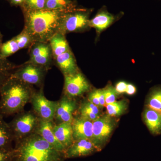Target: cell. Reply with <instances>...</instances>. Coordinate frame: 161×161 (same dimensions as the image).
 <instances>
[{"mask_svg":"<svg viewBox=\"0 0 161 161\" xmlns=\"http://www.w3.org/2000/svg\"><path fill=\"white\" fill-rule=\"evenodd\" d=\"M22 9L25 19V27L23 30L30 37L33 43H48L53 36L60 32L61 22L64 14L75 9Z\"/></svg>","mask_w":161,"mask_h":161,"instance_id":"6da1fadb","label":"cell"},{"mask_svg":"<svg viewBox=\"0 0 161 161\" xmlns=\"http://www.w3.org/2000/svg\"><path fill=\"white\" fill-rule=\"evenodd\" d=\"M15 142L13 161H63L65 158L64 153L36 132Z\"/></svg>","mask_w":161,"mask_h":161,"instance_id":"7a4b0ae2","label":"cell"},{"mask_svg":"<svg viewBox=\"0 0 161 161\" xmlns=\"http://www.w3.org/2000/svg\"><path fill=\"white\" fill-rule=\"evenodd\" d=\"M35 92L32 86L10 77L0 88V116H9L24 111Z\"/></svg>","mask_w":161,"mask_h":161,"instance_id":"3957f363","label":"cell"},{"mask_svg":"<svg viewBox=\"0 0 161 161\" xmlns=\"http://www.w3.org/2000/svg\"><path fill=\"white\" fill-rule=\"evenodd\" d=\"M41 119L33 110L23 111L16 114L9 123L14 142L35 133Z\"/></svg>","mask_w":161,"mask_h":161,"instance_id":"277c9868","label":"cell"},{"mask_svg":"<svg viewBox=\"0 0 161 161\" xmlns=\"http://www.w3.org/2000/svg\"><path fill=\"white\" fill-rule=\"evenodd\" d=\"M90 14L89 10L76 8L66 12L62 19L60 32L65 35L89 28Z\"/></svg>","mask_w":161,"mask_h":161,"instance_id":"5b68a950","label":"cell"},{"mask_svg":"<svg viewBox=\"0 0 161 161\" xmlns=\"http://www.w3.org/2000/svg\"><path fill=\"white\" fill-rule=\"evenodd\" d=\"M116 125L114 117L108 114L101 115L93 122L92 141L98 151L102 150L107 143Z\"/></svg>","mask_w":161,"mask_h":161,"instance_id":"8992f818","label":"cell"},{"mask_svg":"<svg viewBox=\"0 0 161 161\" xmlns=\"http://www.w3.org/2000/svg\"><path fill=\"white\" fill-rule=\"evenodd\" d=\"M47 69L40 65L26 62L20 66H17L11 77L17 78L29 85L40 86L43 83Z\"/></svg>","mask_w":161,"mask_h":161,"instance_id":"52a82bcc","label":"cell"},{"mask_svg":"<svg viewBox=\"0 0 161 161\" xmlns=\"http://www.w3.org/2000/svg\"><path fill=\"white\" fill-rule=\"evenodd\" d=\"M32 110L39 118L43 120H54L58 101L48 100L45 97L43 90L35 92L31 99Z\"/></svg>","mask_w":161,"mask_h":161,"instance_id":"ba28073f","label":"cell"},{"mask_svg":"<svg viewBox=\"0 0 161 161\" xmlns=\"http://www.w3.org/2000/svg\"><path fill=\"white\" fill-rule=\"evenodd\" d=\"M64 95L75 98L88 92L91 85L83 74L79 71L73 75H64Z\"/></svg>","mask_w":161,"mask_h":161,"instance_id":"9c48e42d","label":"cell"},{"mask_svg":"<svg viewBox=\"0 0 161 161\" xmlns=\"http://www.w3.org/2000/svg\"><path fill=\"white\" fill-rule=\"evenodd\" d=\"M75 98L63 95L58 101V106L55 112L54 121L56 124L63 122L72 123L75 112L78 108Z\"/></svg>","mask_w":161,"mask_h":161,"instance_id":"30bf717a","label":"cell"},{"mask_svg":"<svg viewBox=\"0 0 161 161\" xmlns=\"http://www.w3.org/2000/svg\"><path fill=\"white\" fill-rule=\"evenodd\" d=\"M31 46L29 62L48 69L53 56L49 43L35 42Z\"/></svg>","mask_w":161,"mask_h":161,"instance_id":"8fae6325","label":"cell"},{"mask_svg":"<svg viewBox=\"0 0 161 161\" xmlns=\"http://www.w3.org/2000/svg\"><path fill=\"white\" fill-rule=\"evenodd\" d=\"M98 150L92 140L86 139L77 140L64 152L65 158L87 156L98 152Z\"/></svg>","mask_w":161,"mask_h":161,"instance_id":"7c38bea8","label":"cell"},{"mask_svg":"<svg viewBox=\"0 0 161 161\" xmlns=\"http://www.w3.org/2000/svg\"><path fill=\"white\" fill-rule=\"evenodd\" d=\"M55 123L54 120H43L41 119L36 133L39 134L47 142L54 147L56 150L64 153L65 149L58 139L53 132Z\"/></svg>","mask_w":161,"mask_h":161,"instance_id":"4fadbf2b","label":"cell"},{"mask_svg":"<svg viewBox=\"0 0 161 161\" xmlns=\"http://www.w3.org/2000/svg\"><path fill=\"white\" fill-rule=\"evenodd\" d=\"M74 141L86 139L92 141L93 137V122L81 118L74 116L72 122Z\"/></svg>","mask_w":161,"mask_h":161,"instance_id":"5bb4252c","label":"cell"},{"mask_svg":"<svg viewBox=\"0 0 161 161\" xmlns=\"http://www.w3.org/2000/svg\"><path fill=\"white\" fill-rule=\"evenodd\" d=\"M142 119L149 131L153 135L161 134V111L145 106Z\"/></svg>","mask_w":161,"mask_h":161,"instance_id":"9a60e30c","label":"cell"},{"mask_svg":"<svg viewBox=\"0 0 161 161\" xmlns=\"http://www.w3.org/2000/svg\"><path fill=\"white\" fill-rule=\"evenodd\" d=\"M56 63L64 75H71L79 71L75 57L70 49L55 58Z\"/></svg>","mask_w":161,"mask_h":161,"instance_id":"2e32d148","label":"cell"},{"mask_svg":"<svg viewBox=\"0 0 161 161\" xmlns=\"http://www.w3.org/2000/svg\"><path fill=\"white\" fill-rule=\"evenodd\" d=\"M115 17L104 8L101 9L93 19L90 20V27H93L100 34L115 22Z\"/></svg>","mask_w":161,"mask_h":161,"instance_id":"e0dca14e","label":"cell"},{"mask_svg":"<svg viewBox=\"0 0 161 161\" xmlns=\"http://www.w3.org/2000/svg\"><path fill=\"white\" fill-rule=\"evenodd\" d=\"M53 132L56 138L63 145L65 150L74 142L72 123L63 122L55 124Z\"/></svg>","mask_w":161,"mask_h":161,"instance_id":"ac0fdd59","label":"cell"},{"mask_svg":"<svg viewBox=\"0 0 161 161\" xmlns=\"http://www.w3.org/2000/svg\"><path fill=\"white\" fill-rule=\"evenodd\" d=\"M78 112L79 113L78 116L92 122L97 119L102 115L100 108L90 102L87 99L80 103L78 107Z\"/></svg>","mask_w":161,"mask_h":161,"instance_id":"d6986e66","label":"cell"},{"mask_svg":"<svg viewBox=\"0 0 161 161\" xmlns=\"http://www.w3.org/2000/svg\"><path fill=\"white\" fill-rule=\"evenodd\" d=\"M48 43L54 58L70 49L64 35L60 32L53 36Z\"/></svg>","mask_w":161,"mask_h":161,"instance_id":"ffe728a7","label":"cell"},{"mask_svg":"<svg viewBox=\"0 0 161 161\" xmlns=\"http://www.w3.org/2000/svg\"><path fill=\"white\" fill-rule=\"evenodd\" d=\"M3 118L0 116V148L12 150L14 148L12 144L14 138L9 123H6Z\"/></svg>","mask_w":161,"mask_h":161,"instance_id":"44dd1931","label":"cell"},{"mask_svg":"<svg viewBox=\"0 0 161 161\" xmlns=\"http://www.w3.org/2000/svg\"><path fill=\"white\" fill-rule=\"evenodd\" d=\"M17 66L0 56V88L10 77Z\"/></svg>","mask_w":161,"mask_h":161,"instance_id":"7402d4cb","label":"cell"},{"mask_svg":"<svg viewBox=\"0 0 161 161\" xmlns=\"http://www.w3.org/2000/svg\"><path fill=\"white\" fill-rule=\"evenodd\" d=\"M146 105L161 111V86L150 89L146 99Z\"/></svg>","mask_w":161,"mask_h":161,"instance_id":"603a6c76","label":"cell"},{"mask_svg":"<svg viewBox=\"0 0 161 161\" xmlns=\"http://www.w3.org/2000/svg\"><path fill=\"white\" fill-rule=\"evenodd\" d=\"M107 114L112 117H118L125 112L128 103L125 99L115 101L106 105Z\"/></svg>","mask_w":161,"mask_h":161,"instance_id":"cb8c5ba5","label":"cell"},{"mask_svg":"<svg viewBox=\"0 0 161 161\" xmlns=\"http://www.w3.org/2000/svg\"><path fill=\"white\" fill-rule=\"evenodd\" d=\"M76 8L70 0H46L45 8L47 9H71Z\"/></svg>","mask_w":161,"mask_h":161,"instance_id":"d4e9b609","label":"cell"},{"mask_svg":"<svg viewBox=\"0 0 161 161\" xmlns=\"http://www.w3.org/2000/svg\"><path fill=\"white\" fill-rule=\"evenodd\" d=\"M20 49L17 42L15 38H13L6 43H3L0 47V56L7 58Z\"/></svg>","mask_w":161,"mask_h":161,"instance_id":"484cf974","label":"cell"},{"mask_svg":"<svg viewBox=\"0 0 161 161\" xmlns=\"http://www.w3.org/2000/svg\"><path fill=\"white\" fill-rule=\"evenodd\" d=\"M46 0H26L22 9L40 10L45 8Z\"/></svg>","mask_w":161,"mask_h":161,"instance_id":"4316f807","label":"cell"},{"mask_svg":"<svg viewBox=\"0 0 161 161\" xmlns=\"http://www.w3.org/2000/svg\"><path fill=\"white\" fill-rule=\"evenodd\" d=\"M103 91L104 93L106 105L116 101L118 94L115 91L114 87L112 85L107 86L105 88H103Z\"/></svg>","mask_w":161,"mask_h":161,"instance_id":"83f0119b","label":"cell"},{"mask_svg":"<svg viewBox=\"0 0 161 161\" xmlns=\"http://www.w3.org/2000/svg\"><path fill=\"white\" fill-rule=\"evenodd\" d=\"M14 38L17 42L20 49L31 45L33 43L30 37L24 30Z\"/></svg>","mask_w":161,"mask_h":161,"instance_id":"f1b7e54d","label":"cell"},{"mask_svg":"<svg viewBox=\"0 0 161 161\" xmlns=\"http://www.w3.org/2000/svg\"><path fill=\"white\" fill-rule=\"evenodd\" d=\"M0 161H13V150L0 148Z\"/></svg>","mask_w":161,"mask_h":161,"instance_id":"f546056e","label":"cell"},{"mask_svg":"<svg viewBox=\"0 0 161 161\" xmlns=\"http://www.w3.org/2000/svg\"><path fill=\"white\" fill-rule=\"evenodd\" d=\"M87 100L98 108H101L99 99H98L97 89L93 90L90 92L88 95Z\"/></svg>","mask_w":161,"mask_h":161,"instance_id":"4dcf8cb0","label":"cell"},{"mask_svg":"<svg viewBox=\"0 0 161 161\" xmlns=\"http://www.w3.org/2000/svg\"><path fill=\"white\" fill-rule=\"evenodd\" d=\"M128 83L125 81H119L115 85V88L118 95L125 93Z\"/></svg>","mask_w":161,"mask_h":161,"instance_id":"1f68e13d","label":"cell"},{"mask_svg":"<svg viewBox=\"0 0 161 161\" xmlns=\"http://www.w3.org/2000/svg\"><path fill=\"white\" fill-rule=\"evenodd\" d=\"M98 99H99V103L101 108L105 107V99L104 93L103 89H97Z\"/></svg>","mask_w":161,"mask_h":161,"instance_id":"d6a6232c","label":"cell"},{"mask_svg":"<svg viewBox=\"0 0 161 161\" xmlns=\"http://www.w3.org/2000/svg\"><path fill=\"white\" fill-rule=\"evenodd\" d=\"M136 89L135 86L131 83H128L125 93L128 95H134L136 92Z\"/></svg>","mask_w":161,"mask_h":161,"instance_id":"836d02e7","label":"cell"},{"mask_svg":"<svg viewBox=\"0 0 161 161\" xmlns=\"http://www.w3.org/2000/svg\"><path fill=\"white\" fill-rule=\"evenodd\" d=\"M12 6H20L22 7L26 0H8Z\"/></svg>","mask_w":161,"mask_h":161,"instance_id":"e575fe53","label":"cell"},{"mask_svg":"<svg viewBox=\"0 0 161 161\" xmlns=\"http://www.w3.org/2000/svg\"><path fill=\"white\" fill-rule=\"evenodd\" d=\"M2 37H3L0 38V47H1L2 44H3V43H2Z\"/></svg>","mask_w":161,"mask_h":161,"instance_id":"d590c367","label":"cell"},{"mask_svg":"<svg viewBox=\"0 0 161 161\" xmlns=\"http://www.w3.org/2000/svg\"><path fill=\"white\" fill-rule=\"evenodd\" d=\"M2 37H3V35H2V34L0 32V38Z\"/></svg>","mask_w":161,"mask_h":161,"instance_id":"8d00e7d4","label":"cell"}]
</instances>
